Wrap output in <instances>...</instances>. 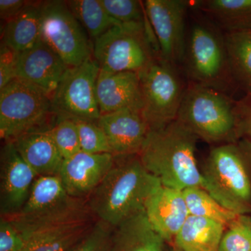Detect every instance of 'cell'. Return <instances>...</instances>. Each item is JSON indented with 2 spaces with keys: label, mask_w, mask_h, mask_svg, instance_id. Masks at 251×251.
I'll use <instances>...</instances> for the list:
<instances>
[{
  "label": "cell",
  "mask_w": 251,
  "mask_h": 251,
  "mask_svg": "<svg viewBox=\"0 0 251 251\" xmlns=\"http://www.w3.org/2000/svg\"><path fill=\"white\" fill-rule=\"evenodd\" d=\"M161 186L138 154L115 157L114 166L87 198V205L96 219L115 227L145 211L149 199Z\"/></svg>",
  "instance_id": "obj_1"
},
{
  "label": "cell",
  "mask_w": 251,
  "mask_h": 251,
  "mask_svg": "<svg viewBox=\"0 0 251 251\" xmlns=\"http://www.w3.org/2000/svg\"><path fill=\"white\" fill-rule=\"evenodd\" d=\"M198 136L176 118L161 128L150 129L138 156L162 186L184 191L204 187L196 159Z\"/></svg>",
  "instance_id": "obj_2"
},
{
  "label": "cell",
  "mask_w": 251,
  "mask_h": 251,
  "mask_svg": "<svg viewBox=\"0 0 251 251\" xmlns=\"http://www.w3.org/2000/svg\"><path fill=\"white\" fill-rule=\"evenodd\" d=\"M92 216L87 201L71 197L59 176H44L34 181L22 209L5 218L14 224L26 242L36 234Z\"/></svg>",
  "instance_id": "obj_3"
},
{
  "label": "cell",
  "mask_w": 251,
  "mask_h": 251,
  "mask_svg": "<svg viewBox=\"0 0 251 251\" xmlns=\"http://www.w3.org/2000/svg\"><path fill=\"white\" fill-rule=\"evenodd\" d=\"M202 173L203 189L221 205L238 215L251 212L250 175L237 145L227 143L213 148Z\"/></svg>",
  "instance_id": "obj_4"
},
{
  "label": "cell",
  "mask_w": 251,
  "mask_h": 251,
  "mask_svg": "<svg viewBox=\"0 0 251 251\" xmlns=\"http://www.w3.org/2000/svg\"><path fill=\"white\" fill-rule=\"evenodd\" d=\"M149 25L148 19L144 24L117 25L97 38L93 42V57L100 70L139 74L160 56Z\"/></svg>",
  "instance_id": "obj_5"
},
{
  "label": "cell",
  "mask_w": 251,
  "mask_h": 251,
  "mask_svg": "<svg viewBox=\"0 0 251 251\" xmlns=\"http://www.w3.org/2000/svg\"><path fill=\"white\" fill-rule=\"evenodd\" d=\"M177 119L208 143L228 142L237 127L228 97L221 91L195 83L185 91Z\"/></svg>",
  "instance_id": "obj_6"
},
{
  "label": "cell",
  "mask_w": 251,
  "mask_h": 251,
  "mask_svg": "<svg viewBox=\"0 0 251 251\" xmlns=\"http://www.w3.org/2000/svg\"><path fill=\"white\" fill-rule=\"evenodd\" d=\"M52 112L50 97L39 87L16 78L0 90V136L4 142L45 126Z\"/></svg>",
  "instance_id": "obj_7"
},
{
  "label": "cell",
  "mask_w": 251,
  "mask_h": 251,
  "mask_svg": "<svg viewBox=\"0 0 251 251\" xmlns=\"http://www.w3.org/2000/svg\"><path fill=\"white\" fill-rule=\"evenodd\" d=\"M138 74L142 112L150 129L161 128L176 120L186 90L175 66L157 56Z\"/></svg>",
  "instance_id": "obj_8"
},
{
  "label": "cell",
  "mask_w": 251,
  "mask_h": 251,
  "mask_svg": "<svg viewBox=\"0 0 251 251\" xmlns=\"http://www.w3.org/2000/svg\"><path fill=\"white\" fill-rule=\"evenodd\" d=\"M184 62L195 84L221 91L231 72L224 36L216 28L196 21L186 35Z\"/></svg>",
  "instance_id": "obj_9"
},
{
  "label": "cell",
  "mask_w": 251,
  "mask_h": 251,
  "mask_svg": "<svg viewBox=\"0 0 251 251\" xmlns=\"http://www.w3.org/2000/svg\"><path fill=\"white\" fill-rule=\"evenodd\" d=\"M41 40L71 68L93 56L92 40L66 1H41Z\"/></svg>",
  "instance_id": "obj_10"
},
{
  "label": "cell",
  "mask_w": 251,
  "mask_h": 251,
  "mask_svg": "<svg viewBox=\"0 0 251 251\" xmlns=\"http://www.w3.org/2000/svg\"><path fill=\"white\" fill-rule=\"evenodd\" d=\"M100 67L93 56L68 70L51 97L55 116L97 122L100 117L97 97Z\"/></svg>",
  "instance_id": "obj_11"
},
{
  "label": "cell",
  "mask_w": 251,
  "mask_h": 251,
  "mask_svg": "<svg viewBox=\"0 0 251 251\" xmlns=\"http://www.w3.org/2000/svg\"><path fill=\"white\" fill-rule=\"evenodd\" d=\"M143 4L158 43L160 57L174 66L184 62L188 1L146 0Z\"/></svg>",
  "instance_id": "obj_12"
},
{
  "label": "cell",
  "mask_w": 251,
  "mask_h": 251,
  "mask_svg": "<svg viewBox=\"0 0 251 251\" xmlns=\"http://www.w3.org/2000/svg\"><path fill=\"white\" fill-rule=\"evenodd\" d=\"M38 177L12 142H4L0 154V212L2 217L18 214L27 202Z\"/></svg>",
  "instance_id": "obj_13"
},
{
  "label": "cell",
  "mask_w": 251,
  "mask_h": 251,
  "mask_svg": "<svg viewBox=\"0 0 251 251\" xmlns=\"http://www.w3.org/2000/svg\"><path fill=\"white\" fill-rule=\"evenodd\" d=\"M115 162V157L112 153L80 151L64 160L59 176L71 197L87 201Z\"/></svg>",
  "instance_id": "obj_14"
},
{
  "label": "cell",
  "mask_w": 251,
  "mask_h": 251,
  "mask_svg": "<svg viewBox=\"0 0 251 251\" xmlns=\"http://www.w3.org/2000/svg\"><path fill=\"white\" fill-rule=\"evenodd\" d=\"M97 122L106 135L115 157L139 154L150 131L142 110L137 109L104 114Z\"/></svg>",
  "instance_id": "obj_15"
},
{
  "label": "cell",
  "mask_w": 251,
  "mask_h": 251,
  "mask_svg": "<svg viewBox=\"0 0 251 251\" xmlns=\"http://www.w3.org/2000/svg\"><path fill=\"white\" fill-rule=\"evenodd\" d=\"M70 68L41 40L31 49L20 52L16 77L39 87L51 98Z\"/></svg>",
  "instance_id": "obj_16"
},
{
  "label": "cell",
  "mask_w": 251,
  "mask_h": 251,
  "mask_svg": "<svg viewBox=\"0 0 251 251\" xmlns=\"http://www.w3.org/2000/svg\"><path fill=\"white\" fill-rule=\"evenodd\" d=\"M97 97L100 115L125 109L143 110L139 74L100 70Z\"/></svg>",
  "instance_id": "obj_17"
},
{
  "label": "cell",
  "mask_w": 251,
  "mask_h": 251,
  "mask_svg": "<svg viewBox=\"0 0 251 251\" xmlns=\"http://www.w3.org/2000/svg\"><path fill=\"white\" fill-rule=\"evenodd\" d=\"M145 212L153 229L169 244L189 216L183 191L163 186L149 199Z\"/></svg>",
  "instance_id": "obj_18"
},
{
  "label": "cell",
  "mask_w": 251,
  "mask_h": 251,
  "mask_svg": "<svg viewBox=\"0 0 251 251\" xmlns=\"http://www.w3.org/2000/svg\"><path fill=\"white\" fill-rule=\"evenodd\" d=\"M12 143L38 176H59L64 158L52 140L49 127L28 132Z\"/></svg>",
  "instance_id": "obj_19"
},
{
  "label": "cell",
  "mask_w": 251,
  "mask_h": 251,
  "mask_svg": "<svg viewBox=\"0 0 251 251\" xmlns=\"http://www.w3.org/2000/svg\"><path fill=\"white\" fill-rule=\"evenodd\" d=\"M166 244L143 211L114 227L110 251H166Z\"/></svg>",
  "instance_id": "obj_20"
},
{
  "label": "cell",
  "mask_w": 251,
  "mask_h": 251,
  "mask_svg": "<svg viewBox=\"0 0 251 251\" xmlns=\"http://www.w3.org/2000/svg\"><path fill=\"white\" fill-rule=\"evenodd\" d=\"M226 226L206 218L189 215L172 243L178 251H219Z\"/></svg>",
  "instance_id": "obj_21"
},
{
  "label": "cell",
  "mask_w": 251,
  "mask_h": 251,
  "mask_svg": "<svg viewBox=\"0 0 251 251\" xmlns=\"http://www.w3.org/2000/svg\"><path fill=\"white\" fill-rule=\"evenodd\" d=\"M41 2L28 1L16 17L6 23L1 31V42L22 52L41 41Z\"/></svg>",
  "instance_id": "obj_22"
},
{
  "label": "cell",
  "mask_w": 251,
  "mask_h": 251,
  "mask_svg": "<svg viewBox=\"0 0 251 251\" xmlns=\"http://www.w3.org/2000/svg\"><path fill=\"white\" fill-rule=\"evenodd\" d=\"M196 4L227 33L246 31L251 25V0H205Z\"/></svg>",
  "instance_id": "obj_23"
},
{
  "label": "cell",
  "mask_w": 251,
  "mask_h": 251,
  "mask_svg": "<svg viewBox=\"0 0 251 251\" xmlns=\"http://www.w3.org/2000/svg\"><path fill=\"white\" fill-rule=\"evenodd\" d=\"M94 216L31 237L23 251H69L94 226Z\"/></svg>",
  "instance_id": "obj_24"
},
{
  "label": "cell",
  "mask_w": 251,
  "mask_h": 251,
  "mask_svg": "<svg viewBox=\"0 0 251 251\" xmlns=\"http://www.w3.org/2000/svg\"><path fill=\"white\" fill-rule=\"evenodd\" d=\"M66 1L73 15L85 29L92 41H95L113 26L121 25L109 16L100 0Z\"/></svg>",
  "instance_id": "obj_25"
},
{
  "label": "cell",
  "mask_w": 251,
  "mask_h": 251,
  "mask_svg": "<svg viewBox=\"0 0 251 251\" xmlns=\"http://www.w3.org/2000/svg\"><path fill=\"white\" fill-rule=\"evenodd\" d=\"M183 194L189 215L213 220L226 226L241 216L221 205L202 188H186L183 191Z\"/></svg>",
  "instance_id": "obj_26"
},
{
  "label": "cell",
  "mask_w": 251,
  "mask_h": 251,
  "mask_svg": "<svg viewBox=\"0 0 251 251\" xmlns=\"http://www.w3.org/2000/svg\"><path fill=\"white\" fill-rule=\"evenodd\" d=\"M224 38L231 72L251 84V31L227 33Z\"/></svg>",
  "instance_id": "obj_27"
},
{
  "label": "cell",
  "mask_w": 251,
  "mask_h": 251,
  "mask_svg": "<svg viewBox=\"0 0 251 251\" xmlns=\"http://www.w3.org/2000/svg\"><path fill=\"white\" fill-rule=\"evenodd\" d=\"M49 131L63 158L67 159L81 151L76 125L72 119L54 116Z\"/></svg>",
  "instance_id": "obj_28"
},
{
  "label": "cell",
  "mask_w": 251,
  "mask_h": 251,
  "mask_svg": "<svg viewBox=\"0 0 251 251\" xmlns=\"http://www.w3.org/2000/svg\"><path fill=\"white\" fill-rule=\"evenodd\" d=\"M219 251H251V219L238 216L225 229Z\"/></svg>",
  "instance_id": "obj_29"
},
{
  "label": "cell",
  "mask_w": 251,
  "mask_h": 251,
  "mask_svg": "<svg viewBox=\"0 0 251 251\" xmlns=\"http://www.w3.org/2000/svg\"><path fill=\"white\" fill-rule=\"evenodd\" d=\"M72 120L76 125L81 151L90 153H112L108 138L97 122Z\"/></svg>",
  "instance_id": "obj_30"
},
{
  "label": "cell",
  "mask_w": 251,
  "mask_h": 251,
  "mask_svg": "<svg viewBox=\"0 0 251 251\" xmlns=\"http://www.w3.org/2000/svg\"><path fill=\"white\" fill-rule=\"evenodd\" d=\"M109 16L121 24H144L148 21L144 4L137 0H100Z\"/></svg>",
  "instance_id": "obj_31"
},
{
  "label": "cell",
  "mask_w": 251,
  "mask_h": 251,
  "mask_svg": "<svg viewBox=\"0 0 251 251\" xmlns=\"http://www.w3.org/2000/svg\"><path fill=\"white\" fill-rule=\"evenodd\" d=\"M113 228L97 220L92 228L69 251H110Z\"/></svg>",
  "instance_id": "obj_32"
},
{
  "label": "cell",
  "mask_w": 251,
  "mask_h": 251,
  "mask_svg": "<svg viewBox=\"0 0 251 251\" xmlns=\"http://www.w3.org/2000/svg\"><path fill=\"white\" fill-rule=\"evenodd\" d=\"M26 242L7 218L0 219V251H22Z\"/></svg>",
  "instance_id": "obj_33"
},
{
  "label": "cell",
  "mask_w": 251,
  "mask_h": 251,
  "mask_svg": "<svg viewBox=\"0 0 251 251\" xmlns=\"http://www.w3.org/2000/svg\"><path fill=\"white\" fill-rule=\"evenodd\" d=\"M20 52L1 42L0 45V90L16 78Z\"/></svg>",
  "instance_id": "obj_34"
},
{
  "label": "cell",
  "mask_w": 251,
  "mask_h": 251,
  "mask_svg": "<svg viewBox=\"0 0 251 251\" xmlns=\"http://www.w3.org/2000/svg\"><path fill=\"white\" fill-rule=\"evenodd\" d=\"M27 3L28 1L24 0H0V18L6 23L14 19Z\"/></svg>",
  "instance_id": "obj_35"
},
{
  "label": "cell",
  "mask_w": 251,
  "mask_h": 251,
  "mask_svg": "<svg viewBox=\"0 0 251 251\" xmlns=\"http://www.w3.org/2000/svg\"><path fill=\"white\" fill-rule=\"evenodd\" d=\"M251 126V112L250 115H249V120H248V126Z\"/></svg>",
  "instance_id": "obj_36"
},
{
  "label": "cell",
  "mask_w": 251,
  "mask_h": 251,
  "mask_svg": "<svg viewBox=\"0 0 251 251\" xmlns=\"http://www.w3.org/2000/svg\"><path fill=\"white\" fill-rule=\"evenodd\" d=\"M248 131H249V134H250L251 136V126H248Z\"/></svg>",
  "instance_id": "obj_37"
},
{
  "label": "cell",
  "mask_w": 251,
  "mask_h": 251,
  "mask_svg": "<svg viewBox=\"0 0 251 251\" xmlns=\"http://www.w3.org/2000/svg\"><path fill=\"white\" fill-rule=\"evenodd\" d=\"M168 251H178L176 250V249H175V248H173V247H172V249H170V250Z\"/></svg>",
  "instance_id": "obj_38"
},
{
  "label": "cell",
  "mask_w": 251,
  "mask_h": 251,
  "mask_svg": "<svg viewBox=\"0 0 251 251\" xmlns=\"http://www.w3.org/2000/svg\"></svg>",
  "instance_id": "obj_39"
}]
</instances>
